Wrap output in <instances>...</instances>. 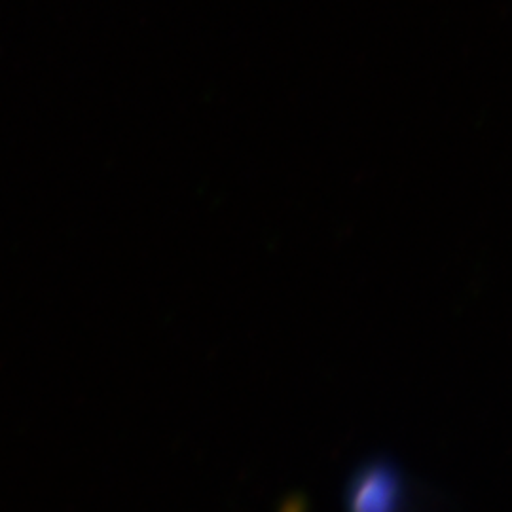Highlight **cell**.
<instances>
[{
	"instance_id": "6da1fadb",
	"label": "cell",
	"mask_w": 512,
	"mask_h": 512,
	"mask_svg": "<svg viewBox=\"0 0 512 512\" xmlns=\"http://www.w3.org/2000/svg\"><path fill=\"white\" fill-rule=\"evenodd\" d=\"M346 511H408V484L403 471L385 459L363 463L346 486Z\"/></svg>"
}]
</instances>
